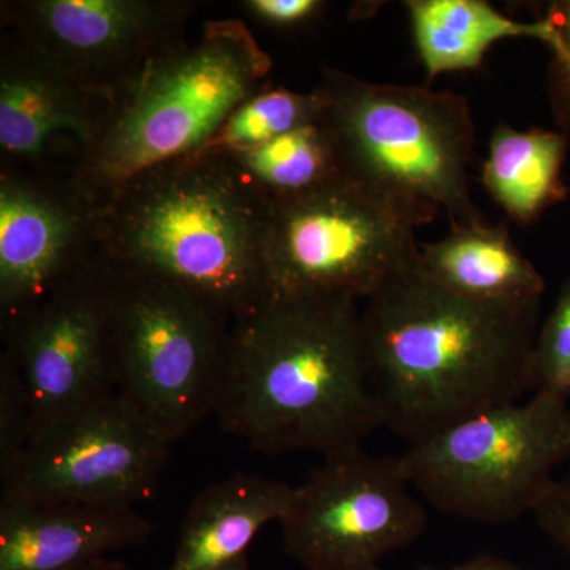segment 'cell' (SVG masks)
I'll list each match as a JSON object with an SVG mask.
<instances>
[{
  "label": "cell",
  "mask_w": 570,
  "mask_h": 570,
  "mask_svg": "<svg viewBox=\"0 0 570 570\" xmlns=\"http://www.w3.org/2000/svg\"><path fill=\"white\" fill-rule=\"evenodd\" d=\"M324 460L281 521L285 551L303 569L381 570L382 558L425 532V508L397 456L360 448Z\"/></svg>",
  "instance_id": "30bf717a"
},
{
  "label": "cell",
  "mask_w": 570,
  "mask_h": 570,
  "mask_svg": "<svg viewBox=\"0 0 570 570\" xmlns=\"http://www.w3.org/2000/svg\"><path fill=\"white\" fill-rule=\"evenodd\" d=\"M273 62L242 21L205 22L116 92L110 115L70 171L94 206L159 165L194 156L245 100Z\"/></svg>",
  "instance_id": "277c9868"
},
{
  "label": "cell",
  "mask_w": 570,
  "mask_h": 570,
  "mask_svg": "<svg viewBox=\"0 0 570 570\" xmlns=\"http://www.w3.org/2000/svg\"><path fill=\"white\" fill-rule=\"evenodd\" d=\"M112 97L71 78L10 37L0 61V149L3 160H43L55 141L71 140L78 157L104 129ZM77 157V159H78Z\"/></svg>",
  "instance_id": "5bb4252c"
},
{
  "label": "cell",
  "mask_w": 570,
  "mask_h": 570,
  "mask_svg": "<svg viewBox=\"0 0 570 570\" xmlns=\"http://www.w3.org/2000/svg\"><path fill=\"white\" fill-rule=\"evenodd\" d=\"M321 118L348 181L452 224L487 223L472 202L468 170L475 126L466 97L428 86L377 85L325 69Z\"/></svg>",
  "instance_id": "5b68a950"
},
{
  "label": "cell",
  "mask_w": 570,
  "mask_h": 570,
  "mask_svg": "<svg viewBox=\"0 0 570 570\" xmlns=\"http://www.w3.org/2000/svg\"><path fill=\"white\" fill-rule=\"evenodd\" d=\"M2 354L28 395L32 438L118 393L115 273L100 258L2 326Z\"/></svg>",
  "instance_id": "9c48e42d"
},
{
  "label": "cell",
  "mask_w": 570,
  "mask_h": 570,
  "mask_svg": "<svg viewBox=\"0 0 570 570\" xmlns=\"http://www.w3.org/2000/svg\"><path fill=\"white\" fill-rule=\"evenodd\" d=\"M419 264L442 287L485 305H528L546 292V279L505 224H452L439 242L420 243Z\"/></svg>",
  "instance_id": "e0dca14e"
},
{
  "label": "cell",
  "mask_w": 570,
  "mask_h": 570,
  "mask_svg": "<svg viewBox=\"0 0 570 570\" xmlns=\"http://www.w3.org/2000/svg\"><path fill=\"white\" fill-rule=\"evenodd\" d=\"M397 459L409 485L438 512L510 523L534 513L570 459L569 401L534 392L409 445Z\"/></svg>",
  "instance_id": "8992f818"
},
{
  "label": "cell",
  "mask_w": 570,
  "mask_h": 570,
  "mask_svg": "<svg viewBox=\"0 0 570 570\" xmlns=\"http://www.w3.org/2000/svg\"><path fill=\"white\" fill-rule=\"evenodd\" d=\"M217 420L257 452L363 448L384 426L356 299L273 296L234 322Z\"/></svg>",
  "instance_id": "7a4b0ae2"
},
{
  "label": "cell",
  "mask_w": 570,
  "mask_h": 570,
  "mask_svg": "<svg viewBox=\"0 0 570 570\" xmlns=\"http://www.w3.org/2000/svg\"><path fill=\"white\" fill-rule=\"evenodd\" d=\"M540 303L499 306L442 287L417 262L360 313L382 423L409 445L532 393Z\"/></svg>",
  "instance_id": "6da1fadb"
},
{
  "label": "cell",
  "mask_w": 570,
  "mask_h": 570,
  "mask_svg": "<svg viewBox=\"0 0 570 570\" xmlns=\"http://www.w3.org/2000/svg\"><path fill=\"white\" fill-rule=\"evenodd\" d=\"M295 487L236 472L195 494L174 560L165 570H249V550L266 524L283 521Z\"/></svg>",
  "instance_id": "2e32d148"
},
{
  "label": "cell",
  "mask_w": 570,
  "mask_h": 570,
  "mask_svg": "<svg viewBox=\"0 0 570 570\" xmlns=\"http://www.w3.org/2000/svg\"><path fill=\"white\" fill-rule=\"evenodd\" d=\"M569 137L554 130L498 126L483 164V186L510 219L532 224L551 206L568 200L562 168Z\"/></svg>",
  "instance_id": "d6986e66"
},
{
  "label": "cell",
  "mask_w": 570,
  "mask_h": 570,
  "mask_svg": "<svg viewBox=\"0 0 570 570\" xmlns=\"http://www.w3.org/2000/svg\"><path fill=\"white\" fill-rule=\"evenodd\" d=\"M243 7L254 20L273 28H296L306 24L324 9L317 0H247Z\"/></svg>",
  "instance_id": "484cf974"
},
{
  "label": "cell",
  "mask_w": 570,
  "mask_h": 570,
  "mask_svg": "<svg viewBox=\"0 0 570 570\" xmlns=\"http://www.w3.org/2000/svg\"><path fill=\"white\" fill-rule=\"evenodd\" d=\"M85 570H132V569H130L129 566L126 564V562H122L119 560H111V558H108V560L97 562V564H94V566H91V568H88Z\"/></svg>",
  "instance_id": "83f0119b"
},
{
  "label": "cell",
  "mask_w": 570,
  "mask_h": 570,
  "mask_svg": "<svg viewBox=\"0 0 570 570\" xmlns=\"http://www.w3.org/2000/svg\"><path fill=\"white\" fill-rule=\"evenodd\" d=\"M550 24L549 99L561 129L570 130V0L551 2L543 13Z\"/></svg>",
  "instance_id": "cb8c5ba5"
},
{
  "label": "cell",
  "mask_w": 570,
  "mask_h": 570,
  "mask_svg": "<svg viewBox=\"0 0 570 570\" xmlns=\"http://www.w3.org/2000/svg\"><path fill=\"white\" fill-rule=\"evenodd\" d=\"M154 530L132 505L0 501V570H85Z\"/></svg>",
  "instance_id": "9a60e30c"
},
{
  "label": "cell",
  "mask_w": 570,
  "mask_h": 570,
  "mask_svg": "<svg viewBox=\"0 0 570 570\" xmlns=\"http://www.w3.org/2000/svg\"><path fill=\"white\" fill-rule=\"evenodd\" d=\"M97 208L70 181L2 168L0 316L17 321L99 261Z\"/></svg>",
  "instance_id": "4fadbf2b"
},
{
  "label": "cell",
  "mask_w": 570,
  "mask_h": 570,
  "mask_svg": "<svg viewBox=\"0 0 570 570\" xmlns=\"http://www.w3.org/2000/svg\"><path fill=\"white\" fill-rule=\"evenodd\" d=\"M268 208L217 154L183 157L142 171L97 206L99 257L236 322L272 298Z\"/></svg>",
  "instance_id": "3957f363"
},
{
  "label": "cell",
  "mask_w": 570,
  "mask_h": 570,
  "mask_svg": "<svg viewBox=\"0 0 570 570\" xmlns=\"http://www.w3.org/2000/svg\"><path fill=\"white\" fill-rule=\"evenodd\" d=\"M112 273L118 393L179 441L216 414L234 321L160 281Z\"/></svg>",
  "instance_id": "ba28073f"
},
{
  "label": "cell",
  "mask_w": 570,
  "mask_h": 570,
  "mask_svg": "<svg viewBox=\"0 0 570 570\" xmlns=\"http://www.w3.org/2000/svg\"><path fill=\"white\" fill-rule=\"evenodd\" d=\"M431 217L340 178L269 205L265 258L273 296L365 299L417 262Z\"/></svg>",
  "instance_id": "52a82bcc"
},
{
  "label": "cell",
  "mask_w": 570,
  "mask_h": 570,
  "mask_svg": "<svg viewBox=\"0 0 570 570\" xmlns=\"http://www.w3.org/2000/svg\"><path fill=\"white\" fill-rule=\"evenodd\" d=\"M532 515L540 531L570 557V475L554 480Z\"/></svg>",
  "instance_id": "d4e9b609"
},
{
  "label": "cell",
  "mask_w": 570,
  "mask_h": 570,
  "mask_svg": "<svg viewBox=\"0 0 570 570\" xmlns=\"http://www.w3.org/2000/svg\"><path fill=\"white\" fill-rule=\"evenodd\" d=\"M412 37L428 80L478 69L498 41L532 39L547 45L546 18L523 22L505 17L483 0H409Z\"/></svg>",
  "instance_id": "ac0fdd59"
},
{
  "label": "cell",
  "mask_w": 570,
  "mask_h": 570,
  "mask_svg": "<svg viewBox=\"0 0 570 570\" xmlns=\"http://www.w3.org/2000/svg\"><path fill=\"white\" fill-rule=\"evenodd\" d=\"M171 444L119 393L32 438L0 501L138 504L153 497Z\"/></svg>",
  "instance_id": "8fae6325"
},
{
  "label": "cell",
  "mask_w": 570,
  "mask_h": 570,
  "mask_svg": "<svg viewBox=\"0 0 570 570\" xmlns=\"http://www.w3.org/2000/svg\"><path fill=\"white\" fill-rule=\"evenodd\" d=\"M217 156L268 206L341 176L332 141L318 122L255 148Z\"/></svg>",
  "instance_id": "ffe728a7"
},
{
  "label": "cell",
  "mask_w": 570,
  "mask_h": 570,
  "mask_svg": "<svg viewBox=\"0 0 570 570\" xmlns=\"http://www.w3.org/2000/svg\"><path fill=\"white\" fill-rule=\"evenodd\" d=\"M14 37L75 80L116 92L186 40L194 3L170 0H21L2 3Z\"/></svg>",
  "instance_id": "7c38bea8"
},
{
  "label": "cell",
  "mask_w": 570,
  "mask_h": 570,
  "mask_svg": "<svg viewBox=\"0 0 570 570\" xmlns=\"http://www.w3.org/2000/svg\"><path fill=\"white\" fill-rule=\"evenodd\" d=\"M570 397V276L549 317L540 325L532 351V393Z\"/></svg>",
  "instance_id": "7402d4cb"
},
{
  "label": "cell",
  "mask_w": 570,
  "mask_h": 570,
  "mask_svg": "<svg viewBox=\"0 0 570 570\" xmlns=\"http://www.w3.org/2000/svg\"><path fill=\"white\" fill-rule=\"evenodd\" d=\"M321 118V99L313 92L262 88L245 100L198 154L243 151L295 132Z\"/></svg>",
  "instance_id": "44dd1931"
},
{
  "label": "cell",
  "mask_w": 570,
  "mask_h": 570,
  "mask_svg": "<svg viewBox=\"0 0 570 570\" xmlns=\"http://www.w3.org/2000/svg\"><path fill=\"white\" fill-rule=\"evenodd\" d=\"M32 438L31 409L17 367L0 356V482L20 463Z\"/></svg>",
  "instance_id": "603a6c76"
},
{
  "label": "cell",
  "mask_w": 570,
  "mask_h": 570,
  "mask_svg": "<svg viewBox=\"0 0 570 570\" xmlns=\"http://www.w3.org/2000/svg\"><path fill=\"white\" fill-rule=\"evenodd\" d=\"M419 570H524L513 562L501 560V558L491 557V554H482V557L474 558V560L463 562V564L455 566L450 569H433L422 568Z\"/></svg>",
  "instance_id": "4316f807"
}]
</instances>
